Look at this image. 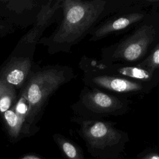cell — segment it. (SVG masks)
Masks as SVG:
<instances>
[{
    "label": "cell",
    "mask_w": 159,
    "mask_h": 159,
    "mask_svg": "<svg viewBox=\"0 0 159 159\" xmlns=\"http://www.w3.org/2000/svg\"><path fill=\"white\" fill-rule=\"evenodd\" d=\"M106 3L104 0H63L60 24L50 36L41 38L38 44L46 47L50 55L70 52L73 46L90 34Z\"/></svg>",
    "instance_id": "cell-1"
},
{
    "label": "cell",
    "mask_w": 159,
    "mask_h": 159,
    "mask_svg": "<svg viewBox=\"0 0 159 159\" xmlns=\"http://www.w3.org/2000/svg\"><path fill=\"white\" fill-rule=\"evenodd\" d=\"M73 70L67 66L52 65L34 70L19 91L27 99L29 110L27 122L34 127L43 115L50 98L74 78Z\"/></svg>",
    "instance_id": "cell-2"
},
{
    "label": "cell",
    "mask_w": 159,
    "mask_h": 159,
    "mask_svg": "<svg viewBox=\"0 0 159 159\" xmlns=\"http://www.w3.org/2000/svg\"><path fill=\"white\" fill-rule=\"evenodd\" d=\"M74 117L80 119H99L107 115L124 112L126 105L117 97L98 89L84 86L78 101L71 106Z\"/></svg>",
    "instance_id": "cell-3"
},
{
    "label": "cell",
    "mask_w": 159,
    "mask_h": 159,
    "mask_svg": "<svg viewBox=\"0 0 159 159\" xmlns=\"http://www.w3.org/2000/svg\"><path fill=\"white\" fill-rule=\"evenodd\" d=\"M80 125V133L91 147L98 149L116 148L120 153L125 142L124 134L114 125L100 119H72Z\"/></svg>",
    "instance_id": "cell-4"
},
{
    "label": "cell",
    "mask_w": 159,
    "mask_h": 159,
    "mask_svg": "<svg viewBox=\"0 0 159 159\" xmlns=\"http://www.w3.org/2000/svg\"><path fill=\"white\" fill-rule=\"evenodd\" d=\"M78 65L83 73V81L86 87L120 93H138L147 89L142 83L101 73L81 60Z\"/></svg>",
    "instance_id": "cell-5"
},
{
    "label": "cell",
    "mask_w": 159,
    "mask_h": 159,
    "mask_svg": "<svg viewBox=\"0 0 159 159\" xmlns=\"http://www.w3.org/2000/svg\"><path fill=\"white\" fill-rule=\"evenodd\" d=\"M45 0H0V19L14 27L33 25Z\"/></svg>",
    "instance_id": "cell-6"
},
{
    "label": "cell",
    "mask_w": 159,
    "mask_h": 159,
    "mask_svg": "<svg viewBox=\"0 0 159 159\" xmlns=\"http://www.w3.org/2000/svg\"><path fill=\"white\" fill-rule=\"evenodd\" d=\"M155 37V29L152 25L140 27L125 40L120 42L112 55L113 60L134 61L146 53Z\"/></svg>",
    "instance_id": "cell-7"
},
{
    "label": "cell",
    "mask_w": 159,
    "mask_h": 159,
    "mask_svg": "<svg viewBox=\"0 0 159 159\" xmlns=\"http://www.w3.org/2000/svg\"><path fill=\"white\" fill-rule=\"evenodd\" d=\"M32 57L11 55L0 68V80L20 91L34 71Z\"/></svg>",
    "instance_id": "cell-8"
},
{
    "label": "cell",
    "mask_w": 159,
    "mask_h": 159,
    "mask_svg": "<svg viewBox=\"0 0 159 159\" xmlns=\"http://www.w3.org/2000/svg\"><path fill=\"white\" fill-rule=\"evenodd\" d=\"M144 14L139 12L125 14L118 18L107 20L99 26L94 27L90 33V41L100 40L109 34L127 28L131 25L140 21Z\"/></svg>",
    "instance_id": "cell-9"
},
{
    "label": "cell",
    "mask_w": 159,
    "mask_h": 159,
    "mask_svg": "<svg viewBox=\"0 0 159 159\" xmlns=\"http://www.w3.org/2000/svg\"><path fill=\"white\" fill-rule=\"evenodd\" d=\"M63 0H47L42 5L32 28L41 35L56 20Z\"/></svg>",
    "instance_id": "cell-10"
},
{
    "label": "cell",
    "mask_w": 159,
    "mask_h": 159,
    "mask_svg": "<svg viewBox=\"0 0 159 159\" xmlns=\"http://www.w3.org/2000/svg\"><path fill=\"white\" fill-rule=\"evenodd\" d=\"M0 117L9 135L12 139H17L21 134H27L34 128L19 116L13 107L0 114Z\"/></svg>",
    "instance_id": "cell-11"
},
{
    "label": "cell",
    "mask_w": 159,
    "mask_h": 159,
    "mask_svg": "<svg viewBox=\"0 0 159 159\" xmlns=\"http://www.w3.org/2000/svg\"><path fill=\"white\" fill-rule=\"evenodd\" d=\"M17 96V90L13 86L0 80V114L12 108Z\"/></svg>",
    "instance_id": "cell-12"
},
{
    "label": "cell",
    "mask_w": 159,
    "mask_h": 159,
    "mask_svg": "<svg viewBox=\"0 0 159 159\" xmlns=\"http://www.w3.org/2000/svg\"><path fill=\"white\" fill-rule=\"evenodd\" d=\"M53 138L68 159H83L77 147L60 134H55Z\"/></svg>",
    "instance_id": "cell-13"
},
{
    "label": "cell",
    "mask_w": 159,
    "mask_h": 159,
    "mask_svg": "<svg viewBox=\"0 0 159 159\" xmlns=\"http://www.w3.org/2000/svg\"><path fill=\"white\" fill-rule=\"evenodd\" d=\"M138 66L152 73H155L159 70V43L145 60L139 64Z\"/></svg>",
    "instance_id": "cell-14"
},
{
    "label": "cell",
    "mask_w": 159,
    "mask_h": 159,
    "mask_svg": "<svg viewBox=\"0 0 159 159\" xmlns=\"http://www.w3.org/2000/svg\"><path fill=\"white\" fill-rule=\"evenodd\" d=\"M13 109L15 112L21 117L25 119L27 122L29 114V105L25 97L20 93H18L17 99L15 104L13 106ZM28 123V122H27Z\"/></svg>",
    "instance_id": "cell-15"
},
{
    "label": "cell",
    "mask_w": 159,
    "mask_h": 159,
    "mask_svg": "<svg viewBox=\"0 0 159 159\" xmlns=\"http://www.w3.org/2000/svg\"><path fill=\"white\" fill-rule=\"evenodd\" d=\"M135 159H159L158 152H148L143 154H141Z\"/></svg>",
    "instance_id": "cell-16"
},
{
    "label": "cell",
    "mask_w": 159,
    "mask_h": 159,
    "mask_svg": "<svg viewBox=\"0 0 159 159\" xmlns=\"http://www.w3.org/2000/svg\"><path fill=\"white\" fill-rule=\"evenodd\" d=\"M19 159H41V158L34 155H26L23 157H21Z\"/></svg>",
    "instance_id": "cell-17"
}]
</instances>
